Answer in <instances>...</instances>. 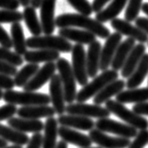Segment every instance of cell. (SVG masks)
Wrapping results in <instances>:
<instances>
[{"label": "cell", "instance_id": "obj_18", "mask_svg": "<svg viewBox=\"0 0 148 148\" xmlns=\"http://www.w3.org/2000/svg\"><path fill=\"white\" fill-rule=\"evenodd\" d=\"M16 113L20 118L31 119V120H39L41 118L54 117L56 114L53 107H50L48 105L21 107L19 109H17Z\"/></svg>", "mask_w": 148, "mask_h": 148}, {"label": "cell", "instance_id": "obj_36", "mask_svg": "<svg viewBox=\"0 0 148 148\" xmlns=\"http://www.w3.org/2000/svg\"><path fill=\"white\" fill-rule=\"evenodd\" d=\"M23 20V13L18 10H0V24L20 23Z\"/></svg>", "mask_w": 148, "mask_h": 148}, {"label": "cell", "instance_id": "obj_50", "mask_svg": "<svg viewBox=\"0 0 148 148\" xmlns=\"http://www.w3.org/2000/svg\"><path fill=\"white\" fill-rule=\"evenodd\" d=\"M19 2H20V5H22L25 8H27V7H28L30 4V0H19Z\"/></svg>", "mask_w": 148, "mask_h": 148}, {"label": "cell", "instance_id": "obj_26", "mask_svg": "<svg viewBox=\"0 0 148 148\" xmlns=\"http://www.w3.org/2000/svg\"><path fill=\"white\" fill-rule=\"evenodd\" d=\"M60 53L53 50H29L27 51L24 55V61L28 63H41V62H54L55 60L60 59Z\"/></svg>", "mask_w": 148, "mask_h": 148}, {"label": "cell", "instance_id": "obj_31", "mask_svg": "<svg viewBox=\"0 0 148 148\" xmlns=\"http://www.w3.org/2000/svg\"><path fill=\"white\" fill-rule=\"evenodd\" d=\"M0 138L6 140L7 143L10 142L13 143L14 145H27L29 137L27 134L19 132L10 126H7L0 124Z\"/></svg>", "mask_w": 148, "mask_h": 148}, {"label": "cell", "instance_id": "obj_1", "mask_svg": "<svg viewBox=\"0 0 148 148\" xmlns=\"http://www.w3.org/2000/svg\"><path fill=\"white\" fill-rule=\"evenodd\" d=\"M55 26L60 28L80 27L102 39H107L110 35V29L103 24L79 13L60 14L55 19Z\"/></svg>", "mask_w": 148, "mask_h": 148}, {"label": "cell", "instance_id": "obj_37", "mask_svg": "<svg viewBox=\"0 0 148 148\" xmlns=\"http://www.w3.org/2000/svg\"><path fill=\"white\" fill-rule=\"evenodd\" d=\"M67 1L75 10H77L79 14L90 16L92 13V5L88 0H67Z\"/></svg>", "mask_w": 148, "mask_h": 148}, {"label": "cell", "instance_id": "obj_24", "mask_svg": "<svg viewBox=\"0 0 148 148\" xmlns=\"http://www.w3.org/2000/svg\"><path fill=\"white\" fill-rule=\"evenodd\" d=\"M135 45H136L135 40H133L131 38H127L124 42H121V44L119 45V46L116 49V52L114 54V57L110 64L112 70L118 72L119 70L122 69L126 58L128 57L129 53L131 52V50Z\"/></svg>", "mask_w": 148, "mask_h": 148}, {"label": "cell", "instance_id": "obj_14", "mask_svg": "<svg viewBox=\"0 0 148 148\" xmlns=\"http://www.w3.org/2000/svg\"><path fill=\"white\" fill-rule=\"evenodd\" d=\"M110 25L119 34L127 36L128 38L140 42V44H144V42H148V35L127 21L115 18L110 21Z\"/></svg>", "mask_w": 148, "mask_h": 148}, {"label": "cell", "instance_id": "obj_49", "mask_svg": "<svg viewBox=\"0 0 148 148\" xmlns=\"http://www.w3.org/2000/svg\"><path fill=\"white\" fill-rule=\"evenodd\" d=\"M56 148H68V145L65 142H63V140H60V142L57 143Z\"/></svg>", "mask_w": 148, "mask_h": 148}, {"label": "cell", "instance_id": "obj_33", "mask_svg": "<svg viewBox=\"0 0 148 148\" xmlns=\"http://www.w3.org/2000/svg\"><path fill=\"white\" fill-rule=\"evenodd\" d=\"M40 67L38 64L35 63H28L25 65L22 69L17 71V73L14 75L13 81L15 87H24L27 83L33 77V75L37 73Z\"/></svg>", "mask_w": 148, "mask_h": 148}, {"label": "cell", "instance_id": "obj_53", "mask_svg": "<svg viewBox=\"0 0 148 148\" xmlns=\"http://www.w3.org/2000/svg\"><path fill=\"white\" fill-rule=\"evenodd\" d=\"M5 148H23V146H20V145H14V144H13V145H10V146H6Z\"/></svg>", "mask_w": 148, "mask_h": 148}, {"label": "cell", "instance_id": "obj_52", "mask_svg": "<svg viewBox=\"0 0 148 148\" xmlns=\"http://www.w3.org/2000/svg\"><path fill=\"white\" fill-rule=\"evenodd\" d=\"M6 146H8V143L0 138V148H5Z\"/></svg>", "mask_w": 148, "mask_h": 148}, {"label": "cell", "instance_id": "obj_8", "mask_svg": "<svg viewBox=\"0 0 148 148\" xmlns=\"http://www.w3.org/2000/svg\"><path fill=\"white\" fill-rule=\"evenodd\" d=\"M72 69L75 75V81L80 86H84L88 83L89 77L86 67V51L82 45L77 44L72 48Z\"/></svg>", "mask_w": 148, "mask_h": 148}, {"label": "cell", "instance_id": "obj_17", "mask_svg": "<svg viewBox=\"0 0 148 148\" xmlns=\"http://www.w3.org/2000/svg\"><path fill=\"white\" fill-rule=\"evenodd\" d=\"M58 135L61 138V140L66 143L74 144L79 148L90 147L92 143L89 136L65 126H60L58 128Z\"/></svg>", "mask_w": 148, "mask_h": 148}, {"label": "cell", "instance_id": "obj_9", "mask_svg": "<svg viewBox=\"0 0 148 148\" xmlns=\"http://www.w3.org/2000/svg\"><path fill=\"white\" fill-rule=\"evenodd\" d=\"M65 112L70 115H78L87 118H109L110 112L106 108L98 105H90L86 103L68 104L65 107Z\"/></svg>", "mask_w": 148, "mask_h": 148}, {"label": "cell", "instance_id": "obj_11", "mask_svg": "<svg viewBox=\"0 0 148 148\" xmlns=\"http://www.w3.org/2000/svg\"><path fill=\"white\" fill-rule=\"evenodd\" d=\"M122 35L118 32L110 34L107 38V41L102 48L100 53V62H99V70L106 71L110 68L111 61L114 57V54L116 52V49L121 44Z\"/></svg>", "mask_w": 148, "mask_h": 148}, {"label": "cell", "instance_id": "obj_48", "mask_svg": "<svg viewBox=\"0 0 148 148\" xmlns=\"http://www.w3.org/2000/svg\"><path fill=\"white\" fill-rule=\"evenodd\" d=\"M41 2H42V0H30L31 7L32 8H34L35 10L40 8V6H41Z\"/></svg>", "mask_w": 148, "mask_h": 148}, {"label": "cell", "instance_id": "obj_12", "mask_svg": "<svg viewBox=\"0 0 148 148\" xmlns=\"http://www.w3.org/2000/svg\"><path fill=\"white\" fill-rule=\"evenodd\" d=\"M57 70L55 62H47L42 68H40L33 77L24 86L25 92H35L41 89L45 83L50 81V79L55 75Z\"/></svg>", "mask_w": 148, "mask_h": 148}, {"label": "cell", "instance_id": "obj_7", "mask_svg": "<svg viewBox=\"0 0 148 148\" xmlns=\"http://www.w3.org/2000/svg\"><path fill=\"white\" fill-rule=\"evenodd\" d=\"M95 124V127L98 129L99 131H102L104 133H112V134L117 135V137H121V138L130 140L131 138H135L136 135L138 134V130L136 128L126 124L114 121L110 118L98 119Z\"/></svg>", "mask_w": 148, "mask_h": 148}, {"label": "cell", "instance_id": "obj_28", "mask_svg": "<svg viewBox=\"0 0 148 148\" xmlns=\"http://www.w3.org/2000/svg\"><path fill=\"white\" fill-rule=\"evenodd\" d=\"M58 121L55 117L46 119L44 124V135H42V148H56L58 137Z\"/></svg>", "mask_w": 148, "mask_h": 148}, {"label": "cell", "instance_id": "obj_51", "mask_svg": "<svg viewBox=\"0 0 148 148\" xmlns=\"http://www.w3.org/2000/svg\"><path fill=\"white\" fill-rule=\"evenodd\" d=\"M140 10H142L143 12L148 16V3H144V4H143L142 5V9H140Z\"/></svg>", "mask_w": 148, "mask_h": 148}, {"label": "cell", "instance_id": "obj_29", "mask_svg": "<svg viewBox=\"0 0 148 148\" xmlns=\"http://www.w3.org/2000/svg\"><path fill=\"white\" fill-rule=\"evenodd\" d=\"M126 2L127 0H112V2L106 9L95 14V20L103 24L117 18L123 9L125 8Z\"/></svg>", "mask_w": 148, "mask_h": 148}, {"label": "cell", "instance_id": "obj_2", "mask_svg": "<svg viewBox=\"0 0 148 148\" xmlns=\"http://www.w3.org/2000/svg\"><path fill=\"white\" fill-rule=\"evenodd\" d=\"M118 72L112 69H108L102 72V74L96 75L92 82L87 83L80 91L77 92L75 101H77V103H85L90 98L95 97L108 84L118 79Z\"/></svg>", "mask_w": 148, "mask_h": 148}, {"label": "cell", "instance_id": "obj_16", "mask_svg": "<svg viewBox=\"0 0 148 148\" xmlns=\"http://www.w3.org/2000/svg\"><path fill=\"white\" fill-rule=\"evenodd\" d=\"M58 124L60 126H65L72 129H79L83 131H91L95 128V122L91 118L78 116V115H70V114H62L59 115L57 119Z\"/></svg>", "mask_w": 148, "mask_h": 148}, {"label": "cell", "instance_id": "obj_42", "mask_svg": "<svg viewBox=\"0 0 148 148\" xmlns=\"http://www.w3.org/2000/svg\"><path fill=\"white\" fill-rule=\"evenodd\" d=\"M42 133H35L27 144V148H42Z\"/></svg>", "mask_w": 148, "mask_h": 148}, {"label": "cell", "instance_id": "obj_22", "mask_svg": "<svg viewBox=\"0 0 148 148\" xmlns=\"http://www.w3.org/2000/svg\"><path fill=\"white\" fill-rule=\"evenodd\" d=\"M101 48L102 46L98 41L89 45L88 51L86 54V67H87L88 77L91 78H95L99 71Z\"/></svg>", "mask_w": 148, "mask_h": 148}, {"label": "cell", "instance_id": "obj_40", "mask_svg": "<svg viewBox=\"0 0 148 148\" xmlns=\"http://www.w3.org/2000/svg\"><path fill=\"white\" fill-rule=\"evenodd\" d=\"M0 45L2 46L1 47L10 49L12 47V38L9 35V33L5 30V28L0 26Z\"/></svg>", "mask_w": 148, "mask_h": 148}, {"label": "cell", "instance_id": "obj_41", "mask_svg": "<svg viewBox=\"0 0 148 148\" xmlns=\"http://www.w3.org/2000/svg\"><path fill=\"white\" fill-rule=\"evenodd\" d=\"M14 87H15V85H14L13 78H12V77L4 74H0V90L10 91V90H13Z\"/></svg>", "mask_w": 148, "mask_h": 148}, {"label": "cell", "instance_id": "obj_13", "mask_svg": "<svg viewBox=\"0 0 148 148\" xmlns=\"http://www.w3.org/2000/svg\"><path fill=\"white\" fill-rule=\"evenodd\" d=\"M49 98L53 105V109L58 115L65 113V100L59 75L55 74L49 81Z\"/></svg>", "mask_w": 148, "mask_h": 148}, {"label": "cell", "instance_id": "obj_15", "mask_svg": "<svg viewBox=\"0 0 148 148\" xmlns=\"http://www.w3.org/2000/svg\"><path fill=\"white\" fill-rule=\"evenodd\" d=\"M57 0H42L41 2V25L42 33L52 35L55 30V6Z\"/></svg>", "mask_w": 148, "mask_h": 148}, {"label": "cell", "instance_id": "obj_45", "mask_svg": "<svg viewBox=\"0 0 148 148\" xmlns=\"http://www.w3.org/2000/svg\"><path fill=\"white\" fill-rule=\"evenodd\" d=\"M17 71L18 70L16 67L0 61V74H4L7 75H10V77H14L17 73Z\"/></svg>", "mask_w": 148, "mask_h": 148}, {"label": "cell", "instance_id": "obj_5", "mask_svg": "<svg viewBox=\"0 0 148 148\" xmlns=\"http://www.w3.org/2000/svg\"><path fill=\"white\" fill-rule=\"evenodd\" d=\"M56 67L59 71V77L62 85L65 103L73 104L74 101H75L77 95V84L71 63L64 58H60L57 60Z\"/></svg>", "mask_w": 148, "mask_h": 148}, {"label": "cell", "instance_id": "obj_35", "mask_svg": "<svg viewBox=\"0 0 148 148\" xmlns=\"http://www.w3.org/2000/svg\"><path fill=\"white\" fill-rule=\"evenodd\" d=\"M143 0H128V6L125 12V20L127 22L135 21L142 9Z\"/></svg>", "mask_w": 148, "mask_h": 148}, {"label": "cell", "instance_id": "obj_38", "mask_svg": "<svg viewBox=\"0 0 148 148\" xmlns=\"http://www.w3.org/2000/svg\"><path fill=\"white\" fill-rule=\"evenodd\" d=\"M148 143V129L140 130L127 148H143Z\"/></svg>", "mask_w": 148, "mask_h": 148}, {"label": "cell", "instance_id": "obj_19", "mask_svg": "<svg viewBox=\"0 0 148 148\" xmlns=\"http://www.w3.org/2000/svg\"><path fill=\"white\" fill-rule=\"evenodd\" d=\"M7 124L10 127H12L15 130L27 133H41L44 130V123L40 120H31V119H24L20 117H12L8 120Z\"/></svg>", "mask_w": 148, "mask_h": 148}, {"label": "cell", "instance_id": "obj_56", "mask_svg": "<svg viewBox=\"0 0 148 148\" xmlns=\"http://www.w3.org/2000/svg\"></svg>", "mask_w": 148, "mask_h": 148}, {"label": "cell", "instance_id": "obj_54", "mask_svg": "<svg viewBox=\"0 0 148 148\" xmlns=\"http://www.w3.org/2000/svg\"><path fill=\"white\" fill-rule=\"evenodd\" d=\"M3 95H4V92H3L2 90H0V100L3 99Z\"/></svg>", "mask_w": 148, "mask_h": 148}, {"label": "cell", "instance_id": "obj_3", "mask_svg": "<svg viewBox=\"0 0 148 148\" xmlns=\"http://www.w3.org/2000/svg\"><path fill=\"white\" fill-rule=\"evenodd\" d=\"M27 47L32 49H44V50H53L57 52L70 53L73 48L72 44L67 40L60 37V36L45 35L30 37L26 40Z\"/></svg>", "mask_w": 148, "mask_h": 148}, {"label": "cell", "instance_id": "obj_21", "mask_svg": "<svg viewBox=\"0 0 148 148\" xmlns=\"http://www.w3.org/2000/svg\"><path fill=\"white\" fill-rule=\"evenodd\" d=\"M146 47L143 44L136 45L131 52L129 53L128 57L126 58L124 65L122 67L121 75L124 78H128L131 75V74L134 72L136 67L138 66L140 60H142L143 56L145 54Z\"/></svg>", "mask_w": 148, "mask_h": 148}, {"label": "cell", "instance_id": "obj_55", "mask_svg": "<svg viewBox=\"0 0 148 148\" xmlns=\"http://www.w3.org/2000/svg\"><path fill=\"white\" fill-rule=\"evenodd\" d=\"M86 148H101V147H91L90 146V147H86Z\"/></svg>", "mask_w": 148, "mask_h": 148}, {"label": "cell", "instance_id": "obj_46", "mask_svg": "<svg viewBox=\"0 0 148 148\" xmlns=\"http://www.w3.org/2000/svg\"><path fill=\"white\" fill-rule=\"evenodd\" d=\"M136 27L142 29L144 33L148 35V18L145 17H138L135 20Z\"/></svg>", "mask_w": 148, "mask_h": 148}, {"label": "cell", "instance_id": "obj_43", "mask_svg": "<svg viewBox=\"0 0 148 148\" xmlns=\"http://www.w3.org/2000/svg\"><path fill=\"white\" fill-rule=\"evenodd\" d=\"M19 0H0V9L7 10H17L19 8Z\"/></svg>", "mask_w": 148, "mask_h": 148}, {"label": "cell", "instance_id": "obj_23", "mask_svg": "<svg viewBox=\"0 0 148 148\" xmlns=\"http://www.w3.org/2000/svg\"><path fill=\"white\" fill-rule=\"evenodd\" d=\"M125 82L123 79H116V80L110 82L93 97V104L101 106L102 104L109 101L112 96H116L118 93H120L125 89Z\"/></svg>", "mask_w": 148, "mask_h": 148}, {"label": "cell", "instance_id": "obj_10", "mask_svg": "<svg viewBox=\"0 0 148 148\" xmlns=\"http://www.w3.org/2000/svg\"><path fill=\"white\" fill-rule=\"evenodd\" d=\"M92 143H95L101 148H127L130 144V140L121 137H111L106 133L93 128L89 133Z\"/></svg>", "mask_w": 148, "mask_h": 148}, {"label": "cell", "instance_id": "obj_27", "mask_svg": "<svg viewBox=\"0 0 148 148\" xmlns=\"http://www.w3.org/2000/svg\"><path fill=\"white\" fill-rule=\"evenodd\" d=\"M148 74V54H144L142 60H140L138 66L136 67L134 72L127 78V81L125 82V87L128 90L136 89L143 82L144 78L146 77Z\"/></svg>", "mask_w": 148, "mask_h": 148}, {"label": "cell", "instance_id": "obj_20", "mask_svg": "<svg viewBox=\"0 0 148 148\" xmlns=\"http://www.w3.org/2000/svg\"><path fill=\"white\" fill-rule=\"evenodd\" d=\"M59 36L67 41L75 42L79 45H91L96 41V36L86 30L73 27H64L59 30Z\"/></svg>", "mask_w": 148, "mask_h": 148}, {"label": "cell", "instance_id": "obj_34", "mask_svg": "<svg viewBox=\"0 0 148 148\" xmlns=\"http://www.w3.org/2000/svg\"><path fill=\"white\" fill-rule=\"evenodd\" d=\"M0 61L17 68L24 63V59L22 56L18 55L15 52H12L10 49L3 48L0 46Z\"/></svg>", "mask_w": 148, "mask_h": 148}, {"label": "cell", "instance_id": "obj_44", "mask_svg": "<svg viewBox=\"0 0 148 148\" xmlns=\"http://www.w3.org/2000/svg\"><path fill=\"white\" fill-rule=\"evenodd\" d=\"M132 111L140 116H148V102L135 104L132 108Z\"/></svg>", "mask_w": 148, "mask_h": 148}, {"label": "cell", "instance_id": "obj_25", "mask_svg": "<svg viewBox=\"0 0 148 148\" xmlns=\"http://www.w3.org/2000/svg\"><path fill=\"white\" fill-rule=\"evenodd\" d=\"M115 101L121 104L128 103H143L148 101V87L146 88H136L126 91H122L116 95Z\"/></svg>", "mask_w": 148, "mask_h": 148}, {"label": "cell", "instance_id": "obj_6", "mask_svg": "<svg viewBox=\"0 0 148 148\" xmlns=\"http://www.w3.org/2000/svg\"><path fill=\"white\" fill-rule=\"evenodd\" d=\"M106 109L110 113L116 115L117 117L125 122L126 125L136 128L137 130L148 129V120L143 116L136 114L132 110H128L125 105L116 102L115 100L110 99L106 103Z\"/></svg>", "mask_w": 148, "mask_h": 148}, {"label": "cell", "instance_id": "obj_32", "mask_svg": "<svg viewBox=\"0 0 148 148\" xmlns=\"http://www.w3.org/2000/svg\"><path fill=\"white\" fill-rule=\"evenodd\" d=\"M23 20L25 21V24H26L28 30L30 31V33L34 37L42 35V25L41 22L39 21L37 13H36V10L34 8H32L31 6H28L24 9Z\"/></svg>", "mask_w": 148, "mask_h": 148}, {"label": "cell", "instance_id": "obj_47", "mask_svg": "<svg viewBox=\"0 0 148 148\" xmlns=\"http://www.w3.org/2000/svg\"><path fill=\"white\" fill-rule=\"evenodd\" d=\"M110 0H93L92 4V12H95V13L100 12L101 10H104L105 5Z\"/></svg>", "mask_w": 148, "mask_h": 148}, {"label": "cell", "instance_id": "obj_39", "mask_svg": "<svg viewBox=\"0 0 148 148\" xmlns=\"http://www.w3.org/2000/svg\"><path fill=\"white\" fill-rule=\"evenodd\" d=\"M17 112V108L15 105L6 104L0 107V122L4 120H9L10 118L14 117Z\"/></svg>", "mask_w": 148, "mask_h": 148}, {"label": "cell", "instance_id": "obj_4", "mask_svg": "<svg viewBox=\"0 0 148 148\" xmlns=\"http://www.w3.org/2000/svg\"><path fill=\"white\" fill-rule=\"evenodd\" d=\"M5 102L12 105H21L22 107L42 106L50 103L49 95L42 92H17L14 90L6 91L3 95Z\"/></svg>", "mask_w": 148, "mask_h": 148}, {"label": "cell", "instance_id": "obj_30", "mask_svg": "<svg viewBox=\"0 0 148 148\" xmlns=\"http://www.w3.org/2000/svg\"><path fill=\"white\" fill-rule=\"evenodd\" d=\"M10 38H12V47L15 50V53L20 56H24L27 51V47L23 27L20 23L12 24V26H10Z\"/></svg>", "mask_w": 148, "mask_h": 148}]
</instances>
